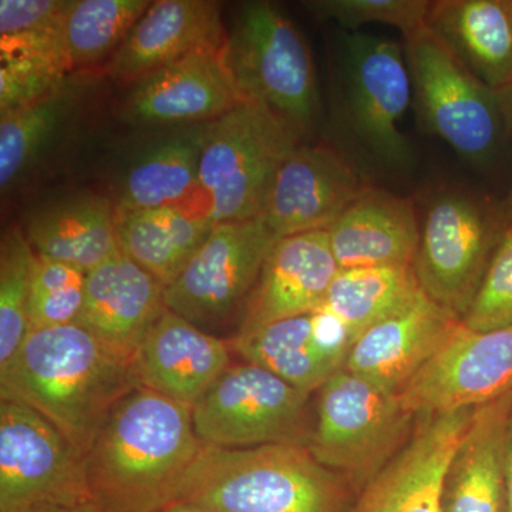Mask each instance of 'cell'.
Here are the masks:
<instances>
[{"label": "cell", "instance_id": "obj_1", "mask_svg": "<svg viewBox=\"0 0 512 512\" xmlns=\"http://www.w3.org/2000/svg\"><path fill=\"white\" fill-rule=\"evenodd\" d=\"M201 447L192 407L136 387L113 407L83 457L94 507L154 512L173 503Z\"/></svg>", "mask_w": 512, "mask_h": 512}, {"label": "cell", "instance_id": "obj_2", "mask_svg": "<svg viewBox=\"0 0 512 512\" xmlns=\"http://www.w3.org/2000/svg\"><path fill=\"white\" fill-rule=\"evenodd\" d=\"M136 387L133 365L79 323L30 329L0 375V399L33 407L82 458L113 407Z\"/></svg>", "mask_w": 512, "mask_h": 512}, {"label": "cell", "instance_id": "obj_3", "mask_svg": "<svg viewBox=\"0 0 512 512\" xmlns=\"http://www.w3.org/2000/svg\"><path fill=\"white\" fill-rule=\"evenodd\" d=\"M348 497L349 484L306 444H202L177 500L210 512H345Z\"/></svg>", "mask_w": 512, "mask_h": 512}, {"label": "cell", "instance_id": "obj_4", "mask_svg": "<svg viewBox=\"0 0 512 512\" xmlns=\"http://www.w3.org/2000/svg\"><path fill=\"white\" fill-rule=\"evenodd\" d=\"M299 140L271 111L251 101L242 100L210 121L191 211L215 225L261 217L276 171Z\"/></svg>", "mask_w": 512, "mask_h": 512}, {"label": "cell", "instance_id": "obj_5", "mask_svg": "<svg viewBox=\"0 0 512 512\" xmlns=\"http://www.w3.org/2000/svg\"><path fill=\"white\" fill-rule=\"evenodd\" d=\"M306 447L349 487L362 491L412 437L417 416L399 393L340 369L323 384Z\"/></svg>", "mask_w": 512, "mask_h": 512}, {"label": "cell", "instance_id": "obj_6", "mask_svg": "<svg viewBox=\"0 0 512 512\" xmlns=\"http://www.w3.org/2000/svg\"><path fill=\"white\" fill-rule=\"evenodd\" d=\"M225 59L241 99L271 111L299 138L318 114V87L311 52L278 6H242L228 33Z\"/></svg>", "mask_w": 512, "mask_h": 512}, {"label": "cell", "instance_id": "obj_7", "mask_svg": "<svg viewBox=\"0 0 512 512\" xmlns=\"http://www.w3.org/2000/svg\"><path fill=\"white\" fill-rule=\"evenodd\" d=\"M404 56L427 130L464 160L490 163L512 136L504 94L468 72L429 26L404 37Z\"/></svg>", "mask_w": 512, "mask_h": 512}, {"label": "cell", "instance_id": "obj_8", "mask_svg": "<svg viewBox=\"0 0 512 512\" xmlns=\"http://www.w3.org/2000/svg\"><path fill=\"white\" fill-rule=\"evenodd\" d=\"M311 396L262 367L235 363L192 406L195 433L218 448L306 444Z\"/></svg>", "mask_w": 512, "mask_h": 512}, {"label": "cell", "instance_id": "obj_9", "mask_svg": "<svg viewBox=\"0 0 512 512\" xmlns=\"http://www.w3.org/2000/svg\"><path fill=\"white\" fill-rule=\"evenodd\" d=\"M94 505L83 458L28 404L0 399V512Z\"/></svg>", "mask_w": 512, "mask_h": 512}, {"label": "cell", "instance_id": "obj_10", "mask_svg": "<svg viewBox=\"0 0 512 512\" xmlns=\"http://www.w3.org/2000/svg\"><path fill=\"white\" fill-rule=\"evenodd\" d=\"M276 239L261 218L215 225L183 272L165 288V308L215 336L235 318L241 325Z\"/></svg>", "mask_w": 512, "mask_h": 512}, {"label": "cell", "instance_id": "obj_11", "mask_svg": "<svg viewBox=\"0 0 512 512\" xmlns=\"http://www.w3.org/2000/svg\"><path fill=\"white\" fill-rule=\"evenodd\" d=\"M501 237L480 202L460 192L437 195L424 212L413 262L421 291L463 320Z\"/></svg>", "mask_w": 512, "mask_h": 512}, {"label": "cell", "instance_id": "obj_12", "mask_svg": "<svg viewBox=\"0 0 512 512\" xmlns=\"http://www.w3.org/2000/svg\"><path fill=\"white\" fill-rule=\"evenodd\" d=\"M512 393V323L493 330L456 332L400 390L410 412L476 409Z\"/></svg>", "mask_w": 512, "mask_h": 512}, {"label": "cell", "instance_id": "obj_13", "mask_svg": "<svg viewBox=\"0 0 512 512\" xmlns=\"http://www.w3.org/2000/svg\"><path fill=\"white\" fill-rule=\"evenodd\" d=\"M345 45L350 126L379 160L403 167L410 150L399 123L409 109L412 79L402 46L363 33L349 36Z\"/></svg>", "mask_w": 512, "mask_h": 512}, {"label": "cell", "instance_id": "obj_14", "mask_svg": "<svg viewBox=\"0 0 512 512\" xmlns=\"http://www.w3.org/2000/svg\"><path fill=\"white\" fill-rule=\"evenodd\" d=\"M367 188L335 151L298 146L279 165L259 218L276 238L328 231Z\"/></svg>", "mask_w": 512, "mask_h": 512}, {"label": "cell", "instance_id": "obj_15", "mask_svg": "<svg viewBox=\"0 0 512 512\" xmlns=\"http://www.w3.org/2000/svg\"><path fill=\"white\" fill-rule=\"evenodd\" d=\"M227 46V45H225ZM222 49H204L148 73L124 101V116L137 126H197L241 103Z\"/></svg>", "mask_w": 512, "mask_h": 512}, {"label": "cell", "instance_id": "obj_16", "mask_svg": "<svg viewBox=\"0 0 512 512\" xmlns=\"http://www.w3.org/2000/svg\"><path fill=\"white\" fill-rule=\"evenodd\" d=\"M473 412L417 416L406 446L365 485L350 512H443L444 478Z\"/></svg>", "mask_w": 512, "mask_h": 512}, {"label": "cell", "instance_id": "obj_17", "mask_svg": "<svg viewBox=\"0 0 512 512\" xmlns=\"http://www.w3.org/2000/svg\"><path fill=\"white\" fill-rule=\"evenodd\" d=\"M461 319L423 291L365 330L349 350L345 369L399 393L451 338Z\"/></svg>", "mask_w": 512, "mask_h": 512}, {"label": "cell", "instance_id": "obj_18", "mask_svg": "<svg viewBox=\"0 0 512 512\" xmlns=\"http://www.w3.org/2000/svg\"><path fill=\"white\" fill-rule=\"evenodd\" d=\"M165 286L119 252L86 276L80 326L133 365L148 332L165 311Z\"/></svg>", "mask_w": 512, "mask_h": 512}, {"label": "cell", "instance_id": "obj_19", "mask_svg": "<svg viewBox=\"0 0 512 512\" xmlns=\"http://www.w3.org/2000/svg\"><path fill=\"white\" fill-rule=\"evenodd\" d=\"M339 271L328 231L276 239L235 335L318 311Z\"/></svg>", "mask_w": 512, "mask_h": 512}, {"label": "cell", "instance_id": "obj_20", "mask_svg": "<svg viewBox=\"0 0 512 512\" xmlns=\"http://www.w3.org/2000/svg\"><path fill=\"white\" fill-rule=\"evenodd\" d=\"M231 343L192 325L177 313H161L133 359L138 387L194 406L232 365Z\"/></svg>", "mask_w": 512, "mask_h": 512}, {"label": "cell", "instance_id": "obj_21", "mask_svg": "<svg viewBox=\"0 0 512 512\" xmlns=\"http://www.w3.org/2000/svg\"><path fill=\"white\" fill-rule=\"evenodd\" d=\"M227 40L217 3L157 0L137 20L104 73L117 82L133 84L198 50L222 49Z\"/></svg>", "mask_w": 512, "mask_h": 512}, {"label": "cell", "instance_id": "obj_22", "mask_svg": "<svg viewBox=\"0 0 512 512\" xmlns=\"http://www.w3.org/2000/svg\"><path fill=\"white\" fill-rule=\"evenodd\" d=\"M328 235L340 269L413 265L420 225L410 198L369 187Z\"/></svg>", "mask_w": 512, "mask_h": 512}, {"label": "cell", "instance_id": "obj_23", "mask_svg": "<svg viewBox=\"0 0 512 512\" xmlns=\"http://www.w3.org/2000/svg\"><path fill=\"white\" fill-rule=\"evenodd\" d=\"M512 393L476 407L451 458L443 512H508L505 433Z\"/></svg>", "mask_w": 512, "mask_h": 512}, {"label": "cell", "instance_id": "obj_24", "mask_svg": "<svg viewBox=\"0 0 512 512\" xmlns=\"http://www.w3.org/2000/svg\"><path fill=\"white\" fill-rule=\"evenodd\" d=\"M427 26L458 62L494 92L512 87V0L431 2Z\"/></svg>", "mask_w": 512, "mask_h": 512}, {"label": "cell", "instance_id": "obj_25", "mask_svg": "<svg viewBox=\"0 0 512 512\" xmlns=\"http://www.w3.org/2000/svg\"><path fill=\"white\" fill-rule=\"evenodd\" d=\"M23 231L37 256L86 274L120 252L116 202L93 192L47 202L30 215Z\"/></svg>", "mask_w": 512, "mask_h": 512}, {"label": "cell", "instance_id": "obj_26", "mask_svg": "<svg viewBox=\"0 0 512 512\" xmlns=\"http://www.w3.org/2000/svg\"><path fill=\"white\" fill-rule=\"evenodd\" d=\"M205 124L178 127L148 144L124 174L117 211L181 207L191 211L200 190Z\"/></svg>", "mask_w": 512, "mask_h": 512}, {"label": "cell", "instance_id": "obj_27", "mask_svg": "<svg viewBox=\"0 0 512 512\" xmlns=\"http://www.w3.org/2000/svg\"><path fill=\"white\" fill-rule=\"evenodd\" d=\"M86 77L70 74L52 92L19 109L0 114V188L2 194L35 167L79 113Z\"/></svg>", "mask_w": 512, "mask_h": 512}, {"label": "cell", "instance_id": "obj_28", "mask_svg": "<svg viewBox=\"0 0 512 512\" xmlns=\"http://www.w3.org/2000/svg\"><path fill=\"white\" fill-rule=\"evenodd\" d=\"M214 222L181 207L117 211L120 251L167 288L210 237Z\"/></svg>", "mask_w": 512, "mask_h": 512}, {"label": "cell", "instance_id": "obj_29", "mask_svg": "<svg viewBox=\"0 0 512 512\" xmlns=\"http://www.w3.org/2000/svg\"><path fill=\"white\" fill-rule=\"evenodd\" d=\"M229 343L232 352L244 362L262 367L309 394L319 392L330 377L343 369L319 345L312 313L238 333Z\"/></svg>", "mask_w": 512, "mask_h": 512}, {"label": "cell", "instance_id": "obj_30", "mask_svg": "<svg viewBox=\"0 0 512 512\" xmlns=\"http://www.w3.org/2000/svg\"><path fill=\"white\" fill-rule=\"evenodd\" d=\"M151 3L72 0L64 15L59 42L67 72H89L101 63L106 66Z\"/></svg>", "mask_w": 512, "mask_h": 512}, {"label": "cell", "instance_id": "obj_31", "mask_svg": "<svg viewBox=\"0 0 512 512\" xmlns=\"http://www.w3.org/2000/svg\"><path fill=\"white\" fill-rule=\"evenodd\" d=\"M420 289L413 265L340 269L323 306L348 328L356 342L365 330L402 308Z\"/></svg>", "mask_w": 512, "mask_h": 512}, {"label": "cell", "instance_id": "obj_32", "mask_svg": "<svg viewBox=\"0 0 512 512\" xmlns=\"http://www.w3.org/2000/svg\"><path fill=\"white\" fill-rule=\"evenodd\" d=\"M37 255L25 231L9 227L0 242V375L30 332V301Z\"/></svg>", "mask_w": 512, "mask_h": 512}, {"label": "cell", "instance_id": "obj_33", "mask_svg": "<svg viewBox=\"0 0 512 512\" xmlns=\"http://www.w3.org/2000/svg\"><path fill=\"white\" fill-rule=\"evenodd\" d=\"M70 3L72 0H2L0 60L49 56L66 69L59 42Z\"/></svg>", "mask_w": 512, "mask_h": 512}, {"label": "cell", "instance_id": "obj_34", "mask_svg": "<svg viewBox=\"0 0 512 512\" xmlns=\"http://www.w3.org/2000/svg\"><path fill=\"white\" fill-rule=\"evenodd\" d=\"M316 16L335 20L345 28L367 23L396 26L403 37L426 28L431 2L427 0H316L305 3Z\"/></svg>", "mask_w": 512, "mask_h": 512}, {"label": "cell", "instance_id": "obj_35", "mask_svg": "<svg viewBox=\"0 0 512 512\" xmlns=\"http://www.w3.org/2000/svg\"><path fill=\"white\" fill-rule=\"evenodd\" d=\"M463 323L478 332L504 328L512 323V224L505 229L495 248Z\"/></svg>", "mask_w": 512, "mask_h": 512}, {"label": "cell", "instance_id": "obj_36", "mask_svg": "<svg viewBox=\"0 0 512 512\" xmlns=\"http://www.w3.org/2000/svg\"><path fill=\"white\" fill-rule=\"evenodd\" d=\"M69 76L63 64L49 56L0 60V114L45 96Z\"/></svg>", "mask_w": 512, "mask_h": 512}, {"label": "cell", "instance_id": "obj_37", "mask_svg": "<svg viewBox=\"0 0 512 512\" xmlns=\"http://www.w3.org/2000/svg\"><path fill=\"white\" fill-rule=\"evenodd\" d=\"M83 303L84 285L33 296L30 301V329L55 328L77 323Z\"/></svg>", "mask_w": 512, "mask_h": 512}, {"label": "cell", "instance_id": "obj_38", "mask_svg": "<svg viewBox=\"0 0 512 512\" xmlns=\"http://www.w3.org/2000/svg\"><path fill=\"white\" fill-rule=\"evenodd\" d=\"M86 276V272L76 266L37 256L35 274H33L32 298L60 291V289L84 285Z\"/></svg>", "mask_w": 512, "mask_h": 512}, {"label": "cell", "instance_id": "obj_39", "mask_svg": "<svg viewBox=\"0 0 512 512\" xmlns=\"http://www.w3.org/2000/svg\"><path fill=\"white\" fill-rule=\"evenodd\" d=\"M505 477H507L508 512H512V404L505 433Z\"/></svg>", "mask_w": 512, "mask_h": 512}, {"label": "cell", "instance_id": "obj_40", "mask_svg": "<svg viewBox=\"0 0 512 512\" xmlns=\"http://www.w3.org/2000/svg\"><path fill=\"white\" fill-rule=\"evenodd\" d=\"M154 512H210L197 505L185 503V501H173V503L164 505L163 508Z\"/></svg>", "mask_w": 512, "mask_h": 512}, {"label": "cell", "instance_id": "obj_41", "mask_svg": "<svg viewBox=\"0 0 512 512\" xmlns=\"http://www.w3.org/2000/svg\"><path fill=\"white\" fill-rule=\"evenodd\" d=\"M40 512H103L94 505H83V507H63V508H52V510L40 511Z\"/></svg>", "mask_w": 512, "mask_h": 512}, {"label": "cell", "instance_id": "obj_42", "mask_svg": "<svg viewBox=\"0 0 512 512\" xmlns=\"http://www.w3.org/2000/svg\"><path fill=\"white\" fill-rule=\"evenodd\" d=\"M505 104H507L508 116L511 121V133H512V87L510 92L504 94Z\"/></svg>", "mask_w": 512, "mask_h": 512}, {"label": "cell", "instance_id": "obj_43", "mask_svg": "<svg viewBox=\"0 0 512 512\" xmlns=\"http://www.w3.org/2000/svg\"><path fill=\"white\" fill-rule=\"evenodd\" d=\"M510 215H511L510 224H512V188H511V195H510Z\"/></svg>", "mask_w": 512, "mask_h": 512}]
</instances>
